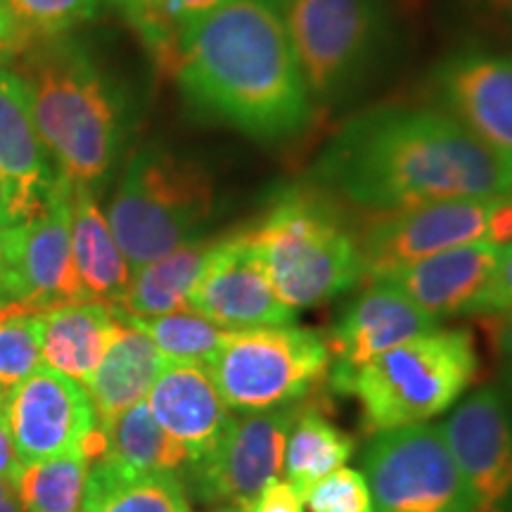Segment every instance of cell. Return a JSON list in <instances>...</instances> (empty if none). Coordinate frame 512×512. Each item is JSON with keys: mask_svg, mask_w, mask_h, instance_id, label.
<instances>
[{"mask_svg": "<svg viewBox=\"0 0 512 512\" xmlns=\"http://www.w3.org/2000/svg\"><path fill=\"white\" fill-rule=\"evenodd\" d=\"M114 316L143 330L155 342L166 363L209 366L211 358L219 354L223 344L228 342L230 332H233L192 309L164 313V316L155 318H133L114 309Z\"/></svg>", "mask_w": 512, "mask_h": 512, "instance_id": "28", "label": "cell"}, {"mask_svg": "<svg viewBox=\"0 0 512 512\" xmlns=\"http://www.w3.org/2000/svg\"><path fill=\"white\" fill-rule=\"evenodd\" d=\"M247 512H304V501L290 484L275 479Z\"/></svg>", "mask_w": 512, "mask_h": 512, "instance_id": "36", "label": "cell"}, {"mask_svg": "<svg viewBox=\"0 0 512 512\" xmlns=\"http://www.w3.org/2000/svg\"><path fill=\"white\" fill-rule=\"evenodd\" d=\"M432 330H437V320L430 313L387 280H373L325 335L332 389L342 394L351 377L375 356Z\"/></svg>", "mask_w": 512, "mask_h": 512, "instance_id": "16", "label": "cell"}, {"mask_svg": "<svg viewBox=\"0 0 512 512\" xmlns=\"http://www.w3.org/2000/svg\"><path fill=\"white\" fill-rule=\"evenodd\" d=\"M38 38L19 22L10 5H0V62L17 60Z\"/></svg>", "mask_w": 512, "mask_h": 512, "instance_id": "35", "label": "cell"}, {"mask_svg": "<svg viewBox=\"0 0 512 512\" xmlns=\"http://www.w3.org/2000/svg\"><path fill=\"white\" fill-rule=\"evenodd\" d=\"M313 174L344 200L392 214L458 197L512 195V171L441 107L382 105L349 119Z\"/></svg>", "mask_w": 512, "mask_h": 512, "instance_id": "1", "label": "cell"}, {"mask_svg": "<svg viewBox=\"0 0 512 512\" xmlns=\"http://www.w3.org/2000/svg\"><path fill=\"white\" fill-rule=\"evenodd\" d=\"M363 470L375 512H475L441 427L380 432L366 446Z\"/></svg>", "mask_w": 512, "mask_h": 512, "instance_id": "10", "label": "cell"}, {"mask_svg": "<svg viewBox=\"0 0 512 512\" xmlns=\"http://www.w3.org/2000/svg\"><path fill=\"white\" fill-rule=\"evenodd\" d=\"M441 434L475 512H512V403L498 389H482L448 415Z\"/></svg>", "mask_w": 512, "mask_h": 512, "instance_id": "15", "label": "cell"}, {"mask_svg": "<svg viewBox=\"0 0 512 512\" xmlns=\"http://www.w3.org/2000/svg\"><path fill=\"white\" fill-rule=\"evenodd\" d=\"M505 247L508 245L494 242L453 247L415 261L382 280L401 290L434 320L467 316L475 313L477 302L501 264Z\"/></svg>", "mask_w": 512, "mask_h": 512, "instance_id": "19", "label": "cell"}, {"mask_svg": "<svg viewBox=\"0 0 512 512\" xmlns=\"http://www.w3.org/2000/svg\"><path fill=\"white\" fill-rule=\"evenodd\" d=\"M354 453V441L337 430L323 413L311 406L297 408L285 441V482L302 496L330 472L342 467Z\"/></svg>", "mask_w": 512, "mask_h": 512, "instance_id": "27", "label": "cell"}, {"mask_svg": "<svg viewBox=\"0 0 512 512\" xmlns=\"http://www.w3.org/2000/svg\"><path fill=\"white\" fill-rule=\"evenodd\" d=\"M0 226H17L15 219H12L10 202H8V192H5L3 178H0Z\"/></svg>", "mask_w": 512, "mask_h": 512, "instance_id": "42", "label": "cell"}, {"mask_svg": "<svg viewBox=\"0 0 512 512\" xmlns=\"http://www.w3.org/2000/svg\"><path fill=\"white\" fill-rule=\"evenodd\" d=\"M230 3H235V0H164L162 10L157 15L155 34L150 36L147 46H150L157 60L162 62V67L174 72L178 34L185 27H190L192 22H197V19L226 8Z\"/></svg>", "mask_w": 512, "mask_h": 512, "instance_id": "32", "label": "cell"}, {"mask_svg": "<svg viewBox=\"0 0 512 512\" xmlns=\"http://www.w3.org/2000/svg\"><path fill=\"white\" fill-rule=\"evenodd\" d=\"M512 309V242L505 247L501 264H498L494 278L486 287L482 299L477 302L475 313L489 316V313H505Z\"/></svg>", "mask_w": 512, "mask_h": 512, "instance_id": "34", "label": "cell"}, {"mask_svg": "<svg viewBox=\"0 0 512 512\" xmlns=\"http://www.w3.org/2000/svg\"><path fill=\"white\" fill-rule=\"evenodd\" d=\"M214 211V178L204 166L145 145L128 159L107 221L131 273L195 240Z\"/></svg>", "mask_w": 512, "mask_h": 512, "instance_id": "6", "label": "cell"}, {"mask_svg": "<svg viewBox=\"0 0 512 512\" xmlns=\"http://www.w3.org/2000/svg\"><path fill=\"white\" fill-rule=\"evenodd\" d=\"M12 496H17L15 486L5 482V479H0V501H5V498H12Z\"/></svg>", "mask_w": 512, "mask_h": 512, "instance_id": "44", "label": "cell"}, {"mask_svg": "<svg viewBox=\"0 0 512 512\" xmlns=\"http://www.w3.org/2000/svg\"><path fill=\"white\" fill-rule=\"evenodd\" d=\"M249 235L280 302L292 311L330 302L363 280L358 235L313 188L292 185L273 195Z\"/></svg>", "mask_w": 512, "mask_h": 512, "instance_id": "4", "label": "cell"}, {"mask_svg": "<svg viewBox=\"0 0 512 512\" xmlns=\"http://www.w3.org/2000/svg\"><path fill=\"white\" fill-rule=\"evenodd\" d=\"M164 363L155 342L136 325L121 320L105 358L83 384L95 406L98 425L107 427L126 408L145 401Z\"/></svg>", "mask_w": 512, "mask_h": 512, "instance_id": "21", "label": "cell"}, {"mask_svg": "<svg viewBox=\"0 0 512 512\" xmlns=\"http://www.w3.org/2000/svg\"><path fill=\"white\" fill-rule=\"evenodd\" d=\"M43 320L46 311L0 304V389L5 392L43 363Z\"/></svg>", "mask_w": 512, "mask_h": 512, "instance_id": "30", "label": "cell"}, {"mask_svg": "<svg viewBox=\"0 0 512 512\" xmlns=\"http://www.w3.org/2000/svg\"><path fill=\"white\" fill-rule=\"evenodd\" d=\"M486 328H489L491 342L496 344L498 354L508 366V373H512V309L505 313H489Z\"/></svg>", "mask_w": 512, "mask_h": 512, "instance_id": "40", "label": "cell"}, {"mask_svg": "<svg viewBox=\"0 0 512 512\" xmlns=\"http://www.w3.org/2000/svg\"><path fill=\"white\" fill-rule=\"evenodd\" d=\"M216 238H195L131 273L114 309L133 318H155L188 309V294L207 266Z\"/></svg>", "mask_w": 512, "mask_h": 512, "instance_id": "24", "label": "cell"}, {"mask_svg": "<svg viewBox=\"0 0 512 512\" xmlns=\"http://www.w3.org/2000/svg\"><path fill=\"white\" fill-rule=\"evenodd\" d=\"M38 136L67 181L95 188L110 176L126 138V107L86 50L62 36L17 57Z\"/></svg>", "mask_w": 512, "mask_h": 512, "instance_id": "3", "label": "cell"}, {"mask_svg": "<svg viewBox=\"0 0 512 512\" xmlns=\"http://www.w3.org/2000/svg\"><path fill=\"white\" fill-rule=\"evenodd\" d=\"M83 512H190L185 482L176 472L124 477L91 460Z\"/></svg>", "mask_w": 512, "mask_h": 512, "instance_id": "26", "label": "cell"}, {"mask_svg": "<svg viewBox=\"0 0 512 512\" xmlns=\"http://www.w3.org/2000/svg\"><path fill=\"white\" fill-rule=\"evenodd\" d=\"M214 512H245V510L233 508V505H226V508H219V510H214Z\"/></svg>", "mask_w": 512, "mask_h": 512, "instance_id": "45", "label": "cell"}, {"mask_svg": "<svg viewBox=\"0 0 512 512\" xmlns=\"http://www.w3.org/2000/svg\"><path fill=\"white\" fill-rule=\"evenodd\" d=\"M294 415L297 406H280L230 420L209 456L185 470L192 494L204 503H226L247 512L283 472Z\"/></svg>", "mask_w": 512, "mask_h": 512, "instance_id": "11", "label": "cell"}, {"mask_svg": "<svg viewBox=\"0 0 512 512\" xmlns=\"http://www.w3.org/2000/svg\"><path fill=\"white\" fill-rule=\"evenodd\" d=\"M479 354L470 330H432L366 363L342 394L356 396L368 432L422 425L444 413L477 380Z\"/></svg>", "mask_w": 512, "mask_h": 512, "instance_id": "5", "label": "cell"}, {"mask_svg": "<svg viewBox=\"0 0 512 512\" xmlns=\"http://www.w3.org/2000/svg\"><path fill=\"white\" fill-rule=\"evenodd\" d=\"M5 413L22 465L69 453L86 456L88 441L100 427L86 387L48 366H38L10 389Z\"/></svg>", "mask_w": 512, "mask_h": 512, "instance_id": "12", "label": "cell"}, {"mask_svg": "<svg viewBox=\"0 0 512 512\" xmlns=\"http://www.w3.org/2000/svg\"><path fill=\"white\" fill-rule=\"evenodd\" d=\"M174 74L192 110L247 138L278 143L313 117L280 0H235L192 22L178 34Z\"/></svg>", "mask_w": 512, "mask_h": 512, "instance_id": "2", "label": "cell"}, {"mask_svg": "<svg viewBox=\"0 0 512 512\" xmlns=\"http://www.w3.org/2000/svg\"><path fill=\"white\" fill-rule=\"evenodd\" d=\"M0 392H5V389H0Z\"/></svg>", "mask_w": 512, "mask_h": 512, "instance_id": "48", "label": "cell"}, {"mask_svg": "<svg viewBox=\"0 0 512 512\" xmlns=\"http://www.w3.org/2000/svg\"><path fill=\"white\" fill-rule=\"evenodd\" d=\"M0 5H10V0H0Z\"/></svg>", "mask_w": 512, "mask_h": 512, "instance_id": "46", "label": "cell"}, {"mask_svg": "<svg viewBox=\"0 0 512 512\" xmlns=\"http://www.w3.org/2000/svg\"><path fill=\"white\" fill-rule=\"evenodd\" d=\"M188 309L235 332L292 325L297 316L280 302L249 228L216 238L188 294Z\"/></svg>", "mask_w": 512, "mask_h": 512, "instance_id": "13", "label": "cell"}, {"mask_svg": "<svg viewBox=\"0 0 512 512\" xmlns=\"http://www.w3.org/2000/svg\"><path fill=\"white\" fill-rule=\"evenodd\" d=\"M5 399H8V392H0V479H5V482L15 486L17 491V482L24 465L19 463L15 446H12L8 413H5Z\"/></svg>", "mask_w": 512, "mask_h": 512, "instance_id": "37", "label": "cell"}, {"mask_svg": "<svg viewBox=\"0 0 512 512\" xmlns=\"http://www.w3.org/2000/svg\"><path fill=\"white\" fill-rule=\"evenodd\" d=\"M0 512H24V510H22V503H19V498L12 496V498H5V501H0Z\"/></svg>", "mask_w": 512, "mask_h": 512, "instance_id": "43", "label": "cell"}, {"mask_svg": "<svg viewBox=\"0 0 512 512\" xmlns=\"http://www.w3.org/2000/svg\"><path fill=\"white\" fill-rule=\"evenodd\" d=\"M17 226H0V304L10 302V287H12V266H15L17 252Z\"/></svg>", "mask_w": 512, "mask_h": 512, "instance_id": "39", "label": "cell"}, {"mask_svg": "<svg viewBox=\"0 0 512 512\" xmlns=\"http://www.w3.org/2000/svg\"><path fill=\"white\" fill-rule=\"evenodd\" d=\"M0 178L15 223L31 219L57 181L31 114L27 86L8 67H0Z\"/></svg>", "mask_w": 512, "mask_h": 512, "instance_id": "18", "label": "cell"}, {"mask_svg": "<svg viewBox=\"0 0 512 512\" xmlns=\"http://www.w3.org/2000/svg\"><path fill=\"white\" fill-rule=\"evenodd\" d=\"M207 368L226 406L252 413L309 396L328 380L330 354L325 335L292 323L233 330Z\"/></svg>", "mask_w": 512, "mask_h": 512, "instance_id": "7", "label": "cell"}, {"mask_svg": "<svg viewBox=\"0 0 512 512\" xmlns=\"http://www.w3.org/2000/svg\"><path fill=\"white\" fill-rule=\"evenodd\" d=\"M363 278L382 280L401 268L475 242H512V195L458 197L380 214L358 235Z\"/></svg>", "mask_w": 512, "mask_h": 512, "instance_id": "8", "label": "cell"}, {"mask_svg": "<svg viewBox=\"0 0 512 512\" xmlns=\"http://www.w3.org/2000/svg\"><path fill=\"white\" fill-rule=\"evenodd\" d=\"M10 302L36 311L88 302L72 256V181L60 171L41 209L19 223Z\"/></svg>", "mask_w": 512, "mask_h": 512, "instance_id": "14", "label": "cell"}, {"mask_svg": "<svg viewBox=\"0 0 512 512\" xmlns=\"http://www.w3.org/2000/svg\"><path fill=\"white\" fill-rule=\"evenodd\" d=\"M432 81L441 110L512 171V57L456 53L434 69Z\"/></svg>", "mask_w": 512, "mask_h": 512, "instance_id": "17", "label": "cell"}, {"mask_svg": "<svg viewBox=\"0 0 512 512\" xmlns=\"http://www.w3.org/2000/svg\"><path fill=\"white\" fill-rule=\"evenodd\" d=\"M88 460L83 453L57 456L24 465L17 482V498L24 512H83L86 503Z\"/></svg>", "mask_w": 512, "mask_h": 512, "instance_id": "29", "label": "cell"}, {"mask_svg": "<svg viewBox=\"0 0 512 512\" xmlns=\"http://www.w3.org/2000/svg\"><path fill=\"white\" fill-rule=\"evenodd\" d=\"M105 432V451L98 460L110 465L124 477L152 475V472L188 470L190 460L185 448L171 439L147 408V401L126 408Z\"/></svg>", "mask_w": 512, "mask_h": 512, "instance_id": "25", "label": "cell"}, {"mask_svg": "<svg viewBox=\"0 0 512 512\" xmlns=\"http://www.w3.org/2000/svg\"><path fill=\"white\" fill-rule=\"evenodd\" d=\"M114 3H119V8L131 19V24L143 36V41H150V36L155 34L157 15L162 10L164 0H114Z\"/></svg>", "mask_w": 512, "mask_h": 512, "instance_id": "38", "label": "cell"}, {"mask_svg": "<svg viewBox=\"0 0 512 512\" xmlns=\"http://www.w3.org/2000/svg\"><path fill=\"white\" fill-rule=\"evenodd\" d=\"M119 328L112 304L76 302L50 309L43 320V366L86 384Z\"/></svg>", "mask_w": 512, "mask_h": 512, "instance_id": "23", "label": "cell"}, {"mask_svg": "<svg viewBox=\"0 0 512 512\" xmlns=\"http://www.w3.org/2000/svg\"><path fill=\"white\" fill-rule=\"evenodd\" d=\"M508 377H510V387H512V373H508Z\"/></svg>", "mask_w": 512, "mask_h": 512, "instance_id": "47", "label": "cell"}, {"mask_svg": "<svg viewBox=\"0 0 512 512\" xmlns=\"http://www.w3.org/2000/svg\"><path fill=\"white\" fill-rule=\"evenodd\" d=\"M280 10L313 102L347 93L382 46L380 0H280Z\"/></svg>", "mask_w": 512, "mask_h": 512, "instance_id": "9", "label": "cell"}, {"mask_svg": "<svg viewBox=\"0 0 512 512\" xmlns=\"http://www.w3.org/2000/svg\"><path fill=\"white\" fill-rule=\"evenodd\" d=\"M311 512H375L366 477L339 467L309 489L304 498Z\"/></svg>", "mask_w": 512, "mask_h": 512, "instance_id": "33", "label": "cell"}, {"mask_svg": "<svg viewBox=\"0 0 512 512\" xmlns=\"http://www.w3.org/2000/svg\"><path fill=\"white\" fill-rule=\"evenodd\" d=\"M112 0H10L19 22L41 38L64 36L69 29L93 19Z\"/></svg>", "mask_w": 512, "mask_h": 512, "instance_id": "31", "label": "cell"}, {"mask_svg": "<svg viewBox=\"0 0 512 512\" xmlns=\"http://www.w3.org/2000/svg\"><path fill=\"white\" fill-rule=\"evenodd\" d=\"M145 401L162 430L185 448L190 467L209 456L233 420L209 368L195 363H164Z\"/></svg>", "mask_w": 512, "mask_h": 512, "instance_id": "20", "label": "cell"}, {"mask_svg": "<svg viewBox=\"0 0 512 512\" xmlns=\"http://www.w3.org/2000/svg\"><path fill=\"white\" fill-rule=\"evenodd\" d=\"M486 10L494 12L496 17L505 19V22L512 24V0H479Z\"/></svg>", "mask_w": 512, "mask_h": 512, "instance_id": "41", "label": "cell"}, {"mask_svg": "<svg viewBox=\"0 0 512 512\" xmlns=\"http://www.w3.org/2000/svg\"><path fill=\"white\" fill-rule=\"evenodd\" d=\"M72 256L88 302L117 304L131 280V266L93 188L79 183H72Z\"/></svg>", "mask_w": 512, "mask_h": 512, "instance_id": "22", "label": "cell"}]
</instances>
